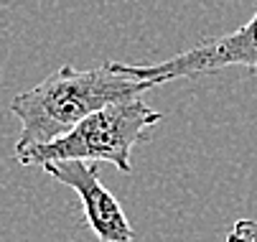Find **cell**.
<instances>
[{
    "label": "cell",
    "mask_w": 257,
    "mask_h": 242,
    "mask_svg": "<svg viewBox=\"0 0 257 242\" xmlns=\"http://www.w3.org/2000/svg\"><path fill=\"white\" fill-rule=\"evenodd\" d=\"M148 79H135L109 64L97 69H74L64 64L36 87L18 92L11 99V112L21 123L16 153L51 143L66 135L94 110L122 97H135L153 89Z\"/></svg>",
    "instance_id": "1"
},
{
    "label": "cell",
    "mask_w": 257,
    "mask_h": 242,
    "mask_svg": "<svg viewBox=\"0 0 257 242\" xmlns=\"http://www.w3.org/2000/svg\"><path fill=\"white\" fill-rule=\"evenodd\" d=\"M143 94L122 97L87 115L66 135L51 143L31 146L16 153L21 166H46L51 161H97L112 163L120 174H133L130 153L138 143L148 141V130L161 123Z\"/></svg>",
    "instance_id": "2"
},
{
    "label": "cell",
    "mask_w": 257,
    "mask_h": 242,
    "mask_svg": "<svg viewBox=\"0 0 257 242\" xmlns=\"http://www.w3.org/2000/svg\"><path fill=\"white\" fill-rule=\"evenodd\" d=\"M109 66L125 72L135 79H148L156 87L181 79V77H196V74H214L227 66H242L247 72L257 74V11L252 18L224 33V36L206 39L186 51H181L171 59H163L158 64H122L109 61Z\"/></svg>",
    "instance_id": "3"
},
{
    "label": "cell",
    "mask_w": 257,
    "mask_h": 242,
    "mask_svg": "<svg viewBox=\"0 0 257 242\" xmlns=\"http://www.w3.org/2000/svg\"><path fill=\"white\" fill-rule=\"evenodd\" d=\"M41 168L79 196L84 222L99 242H135V229L120 201L99 181L97 161H51Z\"/></svg>",
    "instance_id": "4"
},
{
    "label": "cell",
    "mask_w": 257,
    "mask_h": 242,
    "mask_svg": "<svg viewBox=\"0 0 257 242\" xmlns=\"http://www.w3.org/2000/svg\"><path fill=\"white\" fill-rule=\"evenodd\" d=\"M227 242H257V219H237L227 234Z\"/></svg>",
    "instance_id": "5"
}]
</instances>
